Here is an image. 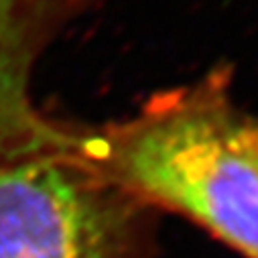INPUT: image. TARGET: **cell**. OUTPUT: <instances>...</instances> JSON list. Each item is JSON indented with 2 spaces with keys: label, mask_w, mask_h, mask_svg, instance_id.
<instances>
[{
  "label": "cell",
  "mask_w": 258,
  "mask_h": 258,
  "mask_svg": "<svg viewBox=\"0 0 258 258\" xmlns=\"http://www.w3.org/2000/svg\"><path fill=\"white\" fill-rule=\"evenodd\" d=\"M232 72L212 70L153 94L122 120L76 126L84 157L153 212L198 224L246 258H258V165L242 141Z\"/></svg>",
  "instance_id": "obj_1"
},
{
  "label": "cell",
  "mask_w": 258,
  "mask_h": 258,
  "mask_svg": "<svg viewBox=\"0 0 258 258\" xmlns=\"http://www.w3.org/2000/svg\"><path fill=\"white\" fill-rule=\"evenodd\" d=\"M153 216L84 157L76 124L0 151V258H153Z\"/></svg>",
  "instance_id": "obj_2"
},
{
  "label": "cell",
  "mask_w": 258,
  "mask_h": 258,
  "mask_svg": "<svg viewBox=\"0 0 258 258\" xmlns=\"http://www.w3.org/2000/svg\"><path fill=\"white\" fill-rule=\"evenodd\" d=\"M106 0H0V149L41 133L49 116L33 98L37 68L70 25Z\"/></svg>",
  "instance_id": "obj_3"
},
{
  "label": "cell",
  "mask_w": 258,
  "mask_h": 258,
  "mask_svg": "<svg viewBox=\"0 0 258 258\" xmlns=\"http://www.w3.org/2000/svg\"><path fill=\"white\" fill-rule=\"evenodd\" d=\"M242 141H244L248 155L258 165V120L250 118L246 114H244V122H242Z\"/></svg>",
  "instance_id": "obj_4"
}]
</instances>
